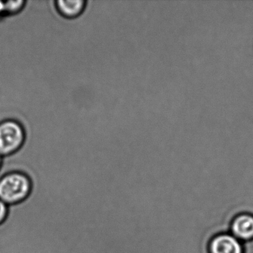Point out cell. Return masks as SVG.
Returning <instances> with one entry per match:
<instances>
[{"mask_svg": "<svg viewBox=\"0 0 253 253\" xmlns=\"http://www.w3.org/2000/svg\"><path fill=\"white\" fill-rule=\"evenodd\" d=\"M32 189L30 177L21 171H11L0 177V200L8 206L26 201Z\"/></svg>", "mask_w": 253, "mask_h": 253, "instance_id": "cell-1", "label": "cell"}, {"mask_svg": "<svg viewBox=\"0 0 253 253\" xmlns=\"http://www.w3.org/2000/svg\"><path fill=\"white\" fill-rule=\"evenodd\" d=\"M24 140L25 131L21 124L11 120L0 124V155L2 158L15 155Z\"/></svg>", "mask_w": 253, "mask_h": 253, "instance_id": "cell-2", "label": "cell"}, {"mask_svg": "<svg viewBox=\"0 0 253 253\" xmlns=\"http://www.w3.org/2000/svg\"><path fill=\"white\" fill-rule=\"evenodd\" d=\"M210 253H245L244 244L229 232L214 235L209 244Z\"/></svg>", "mask_w": 253, "mask_h": 253, "instance_id": "cell-3", "label": "cell"}, {"mask_svg": "<svg viewBox=\"0 0 253 253\" xmlns=\"http://www.w3.org/2000/svg\"><path fill=\"white\" fill-rule=\"evenodd\" d=\"M229 232L241 242L253 239V214L249 212L237 214L231 222Z\"/></svg>", "mask_w": 253, "mask_h": 253, "instance_id": "cell-4", "label": "cell"}, {"mask_svg": "<svg viewBox=\"0 0 253 253\" xmlns=\"http://www.w3.org/2000/svg\"><path fill=\"white\" fill-rule=\"evenodd\" d=\"M86 1L84 0H58L56 6L59 13L66 18H75L82 14Z\"/></svg>", "mask_w": 253, "mask_h": 253, "instance_id": "cell-5", "label": "cell"}, {"mask_svg": "<svg viewBox=\"0 0 253 253\" xmlns=\"http://www.w3.org/2000/svg\"><path fill=\"white\" fill-rule=\"evenodd\" d=\"M26 2L23 0H16V1H6L5 2V14H17L19 11H21L24 6Z\"/></svg>", "mask_w": 253, "mask_h": 253, "instance_id": "cell-6", "label": "cell"}, {"mask_svg": "<svg viewBox=\"0 0 253 253\" xmlns=\"http://www.w3.org/2000/svg\"><path fill=\"white\" fill-rule=\"evenodd\" d=\"M8 214V206L0 200V225L6 220Z\"/></svg>", "mask_w": 253, "mask_h": 253, "instance_id": "cell-7", "label": "cell"}, {"mask_svg": "<svg viewBox=\"0 0 253 253\" xmlns=\"http://www.w3.org/2000/svg\"><path fill=\"white\" fill-rule=\"evenodd\" d=\"M5 2L0 1V17L5 15Z\"/></svg>", "mask_w": 253, "mask_h": 253, "instance_id": "cell-8", "label": "cell"}, {"mask_svg": "<svg viewBox=\"0 0 253 253\" xmlns=\"http://www.w3.org/2000/svg\"><path fill=\"white\" fill-rule=\"evenodd\" d=\"M2 164H3V158L0 155V171L2 170Z\"/></svg>", "mask_w": 253, "mask_h": 253, "instance_id": "cell-9", "label": "cell"}]
</instances>
